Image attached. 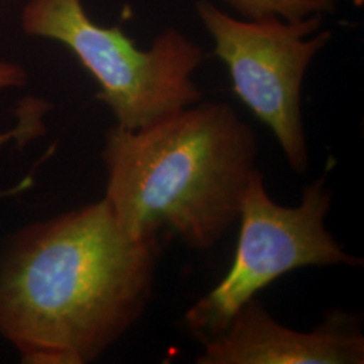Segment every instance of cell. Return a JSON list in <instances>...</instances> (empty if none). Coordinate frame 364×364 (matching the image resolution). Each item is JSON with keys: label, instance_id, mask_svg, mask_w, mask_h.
<instances>
[{"label": "cell", "instance_id": "obj_1", "mask_svg": "<svg viewBox=\"0 0 364 364\" xmlns=\"http://www.w3.org/2000/svg\"><path fill=\"white\" fill-rule=\"evenodd\" d=\"M159 237L126 234L105 198L36 221L0 243V336L25 364H87L153 297Z\"/></svg>", "mask_w": 364, "mask_h": 364}, {"label": "cell", "instance_id": "obj_2", "mask_svg": "<svg viewBox=\"0 0 364 364\" xmlns=\"http://www.w3.org/2000/svg\"><path fill=\"white\" fill-rule=\"evenodd\" d=\"M257 158L255 132L227 103L198 102L139 130L114 124L102 150L105 200L135 240L168 230L208 251L239 219Z\"/></svg>", "mask_w": 364, "mask_h": 364}, {"label": "cell", "instance_id": "obj_3", "mask_svg": "<svg viewBox=\"0 0 364 364\" xmlns=\"http://www.w3.org/2000/svg\"><path fill=\"white\" fill-rule=\"evenodd\" d=\"M21 19L27 36L52 39L73 53L97 82L96 97L126 130L201 102L193 73L204 50L177 28L164 30L141 49L122 27L96 23L82 0H28Z\"/></svg>", "mask_w": 364, "mask_h": 364}, {"label": "cell", "instance_id": "obj_4", "mask_svg": "<svg viewBox=\"0 0 364 364\" xmlns=\"http://www.w3.org/2000/svg\"><path fill=\"white\" fill-rule=\"evenodd\" d=\"M332 191L326 177L302 188L299 205L284 207L266 191L259 170L252 176L239 213L234 260L220 282L183 316L186 331L200 343L221 332L235 312L279 277L302 267L362 266L326 227Z\"/></svg>", "mask_w": 364, "mask_h": 364}, {"label": "cell", "instance_id": "obj_5", "mask_svg": "<svg viewBox=\"0 0 364 364\" xmlns=\"http://www.w3.org/2000/svg\"><path fill=\"white\" fill-rule=\"evenodd\" d=\"M196 13L213 39V53L227 68L236 96L273 132L291 170L308 171L301 91L313 58L332 38L321 28L324 15L237 19L209 0H197Z\"/></svg>", "mask_w": 364, "mask_h": 364}, {"label": "cell", "instance_id": "obj_6", "mask_svg": "<svg viewBox=\"0 0 364 364\" xmlns=\"http://www.w3.org/2000/svg\"><path fill=\"white\" fill-rule=\"evenodd\" d=\"M200 344L197 364L364 363L363 335L348 316L332 314L311 332H301L279 324L257 299Z\"/></svg>", "mask_w": 364, "mask_h": 364}, {"label": "cell", "instance_id": "obj_7", "mask_svg": "<svg viewBox=\"0 0 364 364\" xmlns=\"http://www.w3.org/2000/svg\"><path fill=\"white\" fill-rule=\"evenodd\" d=\"M27 82L26 70L18 64L0 60V90L19 88ZM52 105L42 99H25L16 109L18 123L10 131L0 134V149L14 139L23 146L31 139L45 134L43 117L49 112Z\"/></svg>", "mask_w": 364, "mask_h": 364}, {"label": "cell", "instance_id": "obj_8", "mask_svg": "<svg viewBox=\"0 0 364 364\" xmlns=\"http://www.w3.org/2000/svg\"><path fill=\"white\" fill-rule=\"evenodd\" d=\"M242 16V19H260L279 16L284 19H302L314 14L336 13L338 0H221Z\"/></svg>", "mask_w": 364, "mask_h": 364}, {"label": "cell", "instance_id": "obj_9", "mask_svg": "<svg viewBox=\"0 0 364 364\" xmlns=\"http://www.w3.org/2000/svg\"><path fill=\"white\" fill-rule=\"evenodd\" d=\"M355 7H363L364 0H352Z\"/></svg>", "mask_w": 364, "mask_h": 364}]
</instances>
